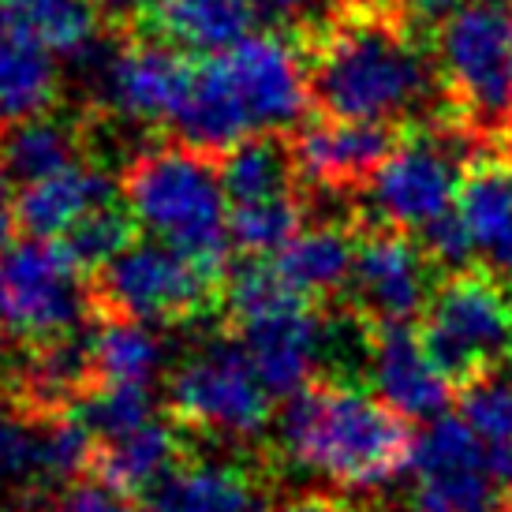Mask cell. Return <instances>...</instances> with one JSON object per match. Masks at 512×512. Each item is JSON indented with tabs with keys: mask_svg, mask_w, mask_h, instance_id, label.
<instances>
[{
	"mask_svg": "<svg viewBox=\"0 0 512 512\" xmlns=\"http://www.w3.org/2000/svg\"><path fill=\"white\" fill-rule=\"evenodd\" d=\"M434 60L408 27L378 12L329 23L314 42L311 98L322 116L400 128L434 98Z\"/></svg>",
	"mask_w": 512,
	"mask_h": 512,
	"instance_id": "1",
	"label": "cell"
},
{
	"mask_svg": "<svg viewBox=\"0 0 512 512\" xmlns=\"http://www.w3.org/2000/svg\"><path fill=\"white\" fill-rule=\"evenodd\" d=\"M277 434L299 468L348 490L393 483L412 468L415 456L408 419L382 397L341 378H314L288 397Z\"/></svg>",
	"mask_w": 512,
	"mask_h": 512,
	"instance_id": "2",
	"label": "cell"
},
{
	"mask_svg": "<svg viewBox=\"0 0 512 512\" xmlns=\"http://www.w3.org/2000/svg\"><path fill=\"white\" fill-rule=\"evenodd\" d=\"M120 195L157 243L199 262L202 270L228 277L232 232L228 195L221 187L217 157L195 146H150L128 161L120 176Z\"/></svg>",
	"mask_w": 512,
	"mask_h": 512,
	"instance_id": "3",
	"label": "cell"
},
{
	"mask_svg": "<svg viewBox=\"0 0 512 512\" xmlns=\"http://www.w3.org/2000/svg\"><path fill=\"white\" fill-rule=\"evenodd\" d=\"M314 303L318 299L296 292L266 258H251L225 277L228 318L273 397H296L318 378L326 322Z\"/></svg>",
	"mask_w": 512,
	"mask_h": 512,
	"instance_id": "4",
	"label": "cell"
},
{
	"mask_svg": "<svg viewBox=\"0 0 512 512\" xmlns=\"http://www.w3.org/2000/svg\"><path fill=\"white\" fill-rule=\"evenodd\" d=\"M419 333L456 389L512 370V292L505 277L490 266H464L441 277Z\"/></svg>",
	"mask_w": 512,
	"mask_h": 512,
	"instance_id": "5",
	"label": "cell"
},
{
	"mask_svg": "<svg viewBox=\"0 0 512 512\" xmlns=\"http://www.w3.org/2000/svg\"><path fill=\"white\" fill-rule=\"evenodd\" d=\"M225 303V277L172 251L169 243H135L90 277L98 318H135L146 326H180Z\"/></svg>",
	"mask_w": 512,
	"mask_h": 512,
	"instance_id": "6",
	"label": "cell"
},
{
	"mask_svg": "<svg viewBox=\"0 0 512 512\" xmlns=\"http://www.w3.org/2000/svg\"><path fill=\"white\" fill-rule=\"evenodd\" d=\"M86 311H94L86 270L60 240H23L0 255V329L8 337H68Z\"/></svg>",
	"mask_w": 512,
	"mask_h": 512,
	"instance_id": "7",
	"label": "cell"
},
{
	"mask_svg": "<svg viewBox=\"0 0 512 512\" xmlns=\"http://www.w3.org/2000/svg\"><path fill=\"white\" fill-rule=\"evenodd\" d=\"M169 412L180 427L247 441L270 427L273 393L255 374L243 344H210L169 378Z\"/></svg>",
	"mask_w": 512,
	"mask_h": 512,
	"instance_id": "8",
	"label": "cell"
},
{
	"mask_svg": "<svg viewBox=\"0 0 512 512\" xmlns=\"http://www.w3.org/2000/svg\"><path fill=\"white\" fill-rule=\"evenodd\" d=\"M438 68L453 109L479 128L512 109V19L498 4H464L438 30Z\"/></svg>",
	"mask_w": 512,
	"mask_h": 512,
	"instance_id": "9",
	"label": "cell"
},
{
	"mask_svg": "<svg viewBox=\"0 0 512 512\" xmlns=\"http://www.w3.org/2000/svg\"><path fill=\"white\" fill-rule=\"evenodd\" d=\"M434 258L423 240H412L404 228L374 225L359 232L356 270H352V307L356 318L374 326H408L415 314L427 311L438 288Z\"/></svg>",
	"mask_w": 512,
	"mask_h": 512,
	"instance_id": "10",
	"label": "cell"
},
{
	"mask_svg": "<svg viewBox=\"0 0 512 512\" xmlns=\"http://www.w3.org/2000/svg\"><path fill=\"white\" fill-rule=\"evenodd\" d=\"M214 68L240 101L255 135L296 128L311 105V68H303L296 45L281 34H247L232 49L217 53Z\"/></svg>",
	"mask_w": 512,
	"mask_h": 512,
	"instance_id": "11",
	"label": "cell"
},
{
	"mask_svg": "<svg viewBox=\"0 0 512 512\" xmlns=\"http://www.w3.org/2000/svg\"><path fill=\"white\" fill-rule=\"evenodd\" d=\"M94 68L105 101L120 116L139 120V124H165L176 120L184 109L191 83H195V64L169 42H135L116 53L94 49Z\"/></svg>",
	"mask_w": 512,
	"mask_h": 512,
	"instance_id": "12",
	"label": "cell"
},
{
	"mask_svg": "<svg viewBox=\"0 0 512 512\" xmlns=\"http://www.w3.org/2000/svg\"><path fill=\"white\" fill-rule=\"evenodd\" d=\"M363 322V318H359ZM363 363L374 385V397H382L404 419H438L453 404L456 385L430 359L423 333L408 326H374L363 322Z\"/></svg>",
	"mask_w": 512,
	"mask_h": 512,
	"instance_id": "13",
	"label": "cell"
},
{
	"mask_svg": "<svg viewBox=\"0 0 512 512\" xmlns=\"http://www.w3.org/2000/svg\"><path fill=\"white\" fill-rule=\"evenodd\" d=\"M400 139H404L400 128L389 124L318 116L299 135H292L299 180L322 191L367 187L378 165L400 146Z\"/></svg>",
	"mask_w": 512,
	"mask_h": 512,
	"instance_id": "14",
	"label": "cell"
},
{
	"mask_svg": "<svg viewBox=\"0 0 512 512\" xmlns=\"http://www.w3.org/2000/svg\"><path fill=\"white\" fill-rule=\"evenodd\" d=\"M184 460L187 441L180 434V423L176 419L169 423V419L154 415L150 423L128 430V434L98 441L86 475H94L98 483L113 486L128 498H139V494L150 498Z\"/></svg>",
	"mask_w": 512,
	"mask_h": 512,
	"instance_id": "15",
	"label": "cell"
},
{
	"mask_svg": "<svg viewBox=\"0 0 512 512\" xmlns=\"http://www.w3.org/2000/svg\"><path fill=\"white\" fill-rule=\"evenodd\" d=\"M109 199H116L113 180L94 165L75 161L68 169L23 184V191L12 199V210L15 225L30 240H64L94 206Z\"/></svg>",
	"mask_w": 512,
	"mask_h": 512,
	"instance_id": "16",
	"label": "cell"
},
{
	"mask_svg": "<svg viewBox=\"0 0 512 512\" xmlns=\"http://www.w3.org/2000/svg\"><path fill=\"white\" fill-rule=\"evenodd\" d=\"M146 512H270L258 479L240 464L184 460L157 486Z\"/></svg>",
	"mask_w": 512,
	"mask_h": 512,
	"instance_id": "17",
	"label": "cell"
},
{
	"mask_svg": "<svg viewBox=\"0 0 512 512\" xmlns=\"http://www.w3.org/2000/svg\"><path fill=\"white\" fill-rule=\"evenodd\" d=\"M456 214L468 225L475 251L494 258L512 243V161L501 143H486L464 165Z\"/></svg>",
	"mask_w": 512,
	"mask_h": 512,
	"instance_id": "18",
	"label": "cell"
},
{
	"mask_svg": "<svg viewBox=\"0 0 512 512\" xmlns=\"http://www.w3.org/2000/svg\"><path fill=\"white\" fill-rule=\"evenodd\" d=\"M356 247V225H344V221L307 225L281 255L273 258V270L281 273L296 292H303V296L333 299L348 292V285H352Z\"/></svg>",
	"mask_w": 512,
	"mask_h": 512,
	"instance_id": "19",
	"label": "cell"
},
{
	"mask_svg": "<svg viewBox=\"0 0 512 512\" xmlns=\"http://www.w3.org/2000/svg\"><path fill=\"white\" fill-rule=\"evenodd\" d=\"M98 15L90 0H0V38L45 57H83L98 45Z\"/></svg>",
	"mask_w": 512,
	"mask_h": 512,
	"instance_id": "20",
	"label": "cell"
},
{
	"mask_svg": "<svg viewBox=\"0 0 512 512\" xmlns=\"http://www.w3.org/2000/svg\"><path fill=\"white\" fill-rule=\"evenodd\" d=\"M221 187L228 195V206H251V202H270L299 195V165L296 150L288 135L266 131L236 143L228 154L217 157Z\"/></svg>",
	"mask_w": 512,
	"mask_h": 512,
	"instance_id": "21",
	"label": "cell"
},
{
	"mask_svg": "<svg viewBox=\"0 0 512 512\" xmlns=\"http://www.w3.org/2000/svg\"><path fill=\"white\" fill-rule=\"evenodd\" d=\"M154 23L161 42L217 57L247 38L255 0H157Z\"/></svg>",
	"mask_w": 512,
	"mask_h": 512,
	"instance_id": "22",
	"label": "cell"
},
{
	"mask_svg": "<svg viewBox=\"0 0 512 512\" xmlns=\"http://www.w3.org/2000/svg\"><path fill=\"white\" fill-rule=\"evenodd\" d=\"M83 131L68 116H30L12 128H0V165L15 180H42L49 172H60L83 161Z\"/></svg>",
	"mask_w": 512,
	"mask_h": 512,
	"instance_id": "23",
	"label": "cell"
},
{
	"mask_svg": "<svg viewBox=\"0 0 512 512\" xmlns=\"http://www.w3.org/2000/svg\"><path fill=\"white\" fill-rule=\"evenodd\" d=\"M161 359V337L135 318H101L98 333L90 337L94 385H150Z\"/></svg>",
	"mask_w": 512,
	"mask_h": 512,
	"instance_id": "24",
	"label": "cell"
},
{
	"mask_svg": "<svg viewBox=\"0 0 512 512\" xmlns=\"http://www.w3.org/2000/svg\"><path fill=\"white\" fill-rule=\"evenodd\" d=\"M53 101H57L53 60L30 45L0 38V128L49 113Z\"/></svg>",
	"mask_w": 512,
	"mask_h": 512,
	"instance_id": "25",
	"label": "cell"
},
{
	"mask_svg": "<svg viewBox=\"0 0 512 512\" xmlns=\"http://www.w3.org/2000/svg\"><path fill=\"white\" fill-rule=\"evenodd\" d=\"M303 228H307L303 195H285V199L251 202V206H232L228 210L232 247L251 258H277Z\"/></svg>",
	"mask_w": 512,
	"mask_h": 512,
	"instance_id": "26",
	"label": "cell"
},
{
	"mask_svg": "<svg viewBox=\"0 0 512 512\" xmlns=\"http://www.w3.org/2000/svg\"><path fill=\"white\" fill-rule=\"evenodd\" d=\"M139 228L143 225H139V217L131 214V206L124 202V195H116V199L94 206L60 243H64L68 255L94 277V273L105 270L113 258H120L124 251H131V247L139 243Z\"/></svg>",
	"mask_w": 512,
	"mask_h": 512,
	"instance_id": "27",
	"label": "cell"
},
{
	"mask_svg": "<svg viewBox=\"0 0 512 512\" xmlns=\"http://www.w3.org/2000/svg\"><path fill=\"white\" fill-rule=\"evenodd\" d=\"M72 415L83 423L94 441L116 438L154 419V393L150 385H94L75 400Z\"/></svg>",
	"mask_w": 512,
	"mask_h": 512,
	"instance_id": "28",
	"label": "cell"
},
{
	"mask_svg": "<svg viewBox=\"0 0 512 512\" xmlns=\"http://www.w3.org/2000/svg\"><path fill=\"white\" fill-rule=\"evenodd\" d=\"M0 483L45 486L42 475V423L15 404H0Z\"/></svg>",
	"mask_w": 512,
	"mask_h": 512,
	"instance_id": "29",
	"label": "cell"
},
{
	"mask_svg": "<svg viewBox=\"0 0 512 512\" xmlns=\"http://www.w3.org/2000/svg\"><path fill=\"white\" fill-rule=\"evenodd\" d=\"M460 408L490 449L512 445V370H498L460 389Z\"/></svg>",
	"mask_w": 512,
	"mask_h": 512,
	"instance_id": "30",
	"label": "cell"
},
{
	"mask_svg": "<svg viewBox=\"0 0 512 512\" xmlns=\"http://www.w3.org/2000/svg\"><path fill=\"white\" fill-rule=\"evenodd\" d=\"M423 247H427V255L434 258V266L449 273L471 266V255H475V240H471L468 225L460 221L456 210H449V214L438 217L434 225L423 228Z\"/></svg>",
	"mask_w": 512,
	"mask_h": 512,
	"instance_id": "31",
	"label": "cell"
},
{
	"mask_svg": "<svg viewBox=\"0 0 512 512\" xmlns=\"http://www.w3.org/2000/svg\"><path fill=\"white\" fill-rule=\"evenodd\" d=\"M53 512H143V509L135 505V498L98 483L94 475H86V479H75V483H68L60 490L57 501H53Z\"/></svg>",
	"mask_w": 512,
	"mask_h": 512,
	"instance_id": "32",
	"label": "cell"
},
{
	"mask_svg": "<svg viewBox=\"0 0 512 512\" xmlns=\"http://www.w3.org/2000/svg\"><path fill=\"white\" fill-rule=\"evenodd\" d=\"M262 4H266V12L285 19V23H314L326 12L329 0H262Z\"/></svg>",
	"mask_w": 512,
	"mask_h": 512,
	"instance_id": "33",
	"label": "cell"
},
{
	"mask_svg": "<svg viewBox=\"0 0 512 512\" xmlns=\"http://www.w3.org/2000/svg\"><path fill=\"white\" fill-rule=\"evenodd\" d=\"M277 512H367V509H359L356 501L348 498H333V494H303V498L285 501Z\"/></svg>",
	"mask_w": 512,
	"mask_h": 512,
	"instance_id": "34",
	"label": "cell"
},
{
	"mask_svg": "<svg viewBox=\"0 0 512 512\" xmlns=\"http://www.w3.org/2000/svg\"><path fill=\"white\" fill-rule=\"evenodd\" d=\"M400 15H408V19H449V15L460 8V0H389Z\"/></svg>",
	"mask_w": 512,
	"mask_h": 512,
	"instance_id": "35",
	"label": "cell"
},
{
	"mask_svg": "<svg viewBox=\"0 0 512 512\" xmlns=\"http://www.w3.org/2000/svg\"><path fill=\"white\" fill-rule=\"evenodd\" d=\"M8 172H4V165H0V255L12 247V236H15V210H12V191H8Z\"/></svg>",
	"mask_w": 512,
	"mask_h": 512,
	"instance_id": "36",
	"label": "cell"
},
{
	"mask_svg": "<svg viewBox=\"0 0 512 512\" xmlns=\"http://www.w3.org/2000/svg\"><path fill=\"white\" fill-rule=\"evenodd\" d=\"M98 12L105 15H120V19H131V15H143V12H154L157 0H90Z\"/></svg>",
	"mask_w": 512,
	"mask_h": 512,
	"instance_id": "37",
	"label": "cell"
},
{
	"mask_svg": "<svg viewBox=\"0 0 512 512\" xmlns=\"http://www.w3.org/2000/svg\"><path fill=\"white\" fill-rule=\"evenodd\" d=\"M498 143H501V150H505V154H509V161H512V109H509V116L501 120Z\"/></svg>",
	"mask_w": 512,
	"mask_h": 512,
	"instance_id": "38",
	"label": "cell"
},
{
	"mask_svg": "<svg viewBox=\"0 0 512 512\" xmlns=\"http://www.w3.org/2000/svg\"><path fill=\"white\" fill-rule=\"evenodd\" d=\"M486 4H498V8H505V4H512V0H486Z\"/></svg>",
	"mask_w": 512,
	"mask_h": 512,
	"instance_id": "39",
	"label": "cell"
},
{
	"mask_svg": "<svg viewBox=\"0 0 512 512\" xmlns=\"http://www.w3.org/2000/svg\"><path fill=\"white\" fill-rule=\"evenodd\" d=\"M501 512H512V498H509V501H501Z\"/></svg>",
	"mask_w": 512,
	"mask_h": 512,
	"instance_id": "40",
	"label": "cell"
},
{
	"mask_svg": "<svg viewBox=\"0 0 512 512\" xmlns=\"http://www.w3.org/2000/svg\"><path fill=\"white\" fill-rule=\"evenodd\" d=\"M0 512H4V509H0Z\"/></svg>",
	"mask_w": 512,
	"mask_h": 512,
	"instance_id": "41",
	"label": "cell"
}]
</instances>
